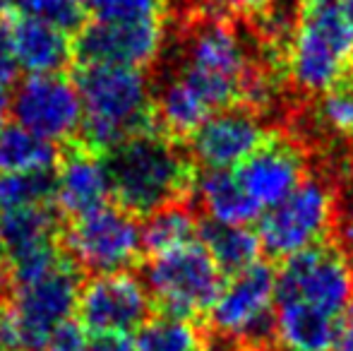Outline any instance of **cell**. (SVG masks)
Instances as JSON below:
<instances>
[{
	"mask_svg": "<svg viewBox=\"0 0 353 351\" xmlns=\"http://www.w3.org/2000/svg\"><path fill=\"white\" fill-rule=\"evenodd\" d=\"M176 80L188 87L210 113L236 101H265L267 85L252 70L241 34L221 19H207L192 29Z\"/></svg>",
	"mask_w": 353,
	"mask_h": 351,
	"instance_id": "1",
	"label": "cell"
},
{
	"mask_svg": "<svg viewBox=\"0 0 353 351\" xmlns=\"http://www.w3.org/2000/svg\"><path fill=\"white\" fill-rule=\"evenodd\" d=\"M108 152L113 195L132 214H152L178 202L195 181L185 154L168 137L152 130L137 132Z\"/></svg>",
	"mask_w": 353,
	"mask_h": 351,
	"instance_id": "2",
	"label": "cell"
},
{
	"mask_svg": "<svg viewBox=\"0 0 353 351\" xmlns=\"http://www.w3.org/2000/svg\"><path fill=\"white\" fill-rule=\"evenodd\" d=\"M353 70V17L344 0H303L288 46V75L310 94L344 85Z\"/></svg>",
	"mask_w": 353,
	"mask_h": 351,
	"instance_id": "3",
	"label": "cell"
},
{
	"mask_svg": "<svg viewBox=\"0 0 353 351\" xmlns=\"http://www.w3.org/2000/svg\"><path fill=\"white\" fill-rule=\"evenodd\" d=\"M82 130L94 150H113L123 140L149 130L152 92L140 68L84 66L77 72Z\"/></svg>",
	"mask_w": 353,
	"mask_h": 351,
	"instance_id": "4",
	"label": "cell"
},
{
	"mask_svg": "<svg viewBox=\"0 0 353 351\" xmlns=\"http://www.w3.org/2000/svg\"><path fill=\"white\" fill-rule=\"evenodd\" d=\"M12 305L0 328L3 351H46L51 334L72 318L82 291L74 260L61 258L51 270L12 284Z\"/></svg>",
	"mask_w": 353,
	"mask_h": 351,
	"instance_id": "5",
	"label": "cell"
},
{
	"mask_svg": "<svg viewBox=\"0 0 353 351\" xmlns=\"http://www.w3.org/2000/svg\"><path fill=\"white\" fill-rule=\"evenodd\" d=\"M344 323L353 305V265L332 245H315L286 258L276 272V301Z\"/></svg>",
	"mask_w": 353,
	"mask_h": 351,
	"instance_id": "6",
	"label": "cell"
},
{
	"mask_svg": "<svg viewBox=\"0 0 353 351\" xmlns=\"http://www.w3.org/2000/svg\"><path fill=\"white\" fill-rule=\"evenodd\" d=\"M147 291L166 315L192 318L212 308L223 286L219 270L202 241H190L166 253H157L147 265Z\"/></svg>",
	"mask_w": 353,
	"mask_h": 351,
	"instance_id": "7",
	"label": "cell"
},
{
	"mask_svg": "<svg viewBox=\"0 0 353 351\" xmlns=\"http://www.w3.org/2000/svg\"><path fill=\"white\" fill-rule=\"evenodd\" d=\"M334 224V192L320 178H303L276 207L260 217V243L274 258L322 245Z\"/></svg>",
	"mask_w": 353,
	"mask_h": 351,
	"instance_id": "8",
	"label": "cell"
},
{
	"mask_svg": "<svg viewBox=\"0 0 353 351\" xmlns=\"http://www.w3.org/2000/svg\"><path fill=\"white\" fill-rule=\"evenodd\" d=\"M65 245L77 267L97 274L125 272L142 250V226L132 212L103 205L72 221Z\"/></svg>",
	"mask_w": 353,
	"mask_h": 351,
	"instance_id": "9",
	"label": "cell"
},
{
	"mask_svg": "<svg viewBox=\"0 0 353 351\" xmlns=\"http://www.w3.org/2000/svg\"><path fill=\"white\" fill-rule=\"evenodd\" d=\"M276 272L257 263L231 277L210 308L216 334L226 339H260L274 330Z\"/></svg>",
	"mask_w": 353,
	"mask_h": 351,
	"instance_id": "10",
	"label": "cell"
},
{
	"mask_svg": "<svg viewBox=\"0 0 353 351\" xmlns=\"http://www.w3.org/2000/svg\"><path fill=\"white\" fill-rule=\"evenodd\" d=\"M10 108L19 126L53 145L70 140L82 128V99L77 87L58 72L27 77L14 92Z\"/></svg>",
	"mask_w": 353,
	"mask_h": 351,
	"instance_id": "11",
	"label": "cell"
},
{
	"mask_svg": "<svg viewBox=\"0 0 353 351\" xmlns=\"http://www.w3.org/2000/svg\"><path fill=\"white\" fill-rule=\"evenodd\" d=\"M152 296L140 279L128 272L99 274L79 291V325L92 332L128 334L149 318Z\"/></svg>",
	"mask_w": 353,
	"mask_h": 351,
	"instance_id": "12",
	"label": "cell"
},
{
	"mask_svg": "<svg viewBox=\"0 0 353 351\" xmlns=\"http://www.w3.org/2000/svg\"><path fill=\"white\" fill-rule=\"evenodd\" d=\"M163 41L161 19L92 22L74 39V56L82 66L144 68L159 56Z\"/></svg>",
	"mask_w": 353,
	"mask_h": 351,
	"instance_id": "13",
	"label": "cell"
},
{
	"mask_svg": "<svg viewBox=\"0 0 353 351\" xmlns=\"http://www.w3.org/2000/svg\"><path fill=\"white\" fill-rule=\"evenodd\" d=\"M267 140L257 116L245 106L214 111L190 135L192 154L205 169H236Z\"/></svg>",
	"mask_w": 353,
	"mask_h": 351,
	"instance_id": "14",
	"label": "cell"
},
{
	"mask_svg": "<svg viewBox=\"0 0 353 351\" xmlns=\"http://www.w3.org/2000/svg\"><path fill=\"white\" fill-rule=\"evenodd\" d=\"M231 171L245 200L262 217L303 181V157L288 142L265 140L260 150Z\"/></svg>",
	"mask_w": 353,
	"mask_h": 351,
	"instance_id": "15",
	"label": "cell"
},
{
	"mask_svg": "<svg viewBox=\"0 0 353 351\" xmlns=\"http://www.w3.org/2000/svg\"><path fill=\"white\" fill-rule=\"evenodd\" d=\"M113 195L111 174L101 152L89 145H72L61 157L56 171V197L65 214L82 217L92 210L108 205Z\"/></svg>",
	"mask_w": 353,
	"mask_h": 351,
	"instance_id": "16",
	"label": "cell"
},
{
	"mask_svg": "<svg viewBox=\"0 0 353 351\" xmlns=\"http://www.w3.org/2000/svg\"><path fill=\"white\" fill-rule=\"evenodd\" d=\"M12 43L19 68L32 75H53L63 70L72 56L70 39L63 29L37 19L32 14H17L10 22Z\"/></svg>",
	"mask_w": 353,
	"mask_h": 351,
	"instance_id": "17",
	"label": "cell"
},
{
	"mask_svg": "<svg viewBox=\"0 0 353 351\" xmlns=\"http://www.w3.org/2000/svg\"><path fill=\"white\" fill-rule=\"evenodd\" d=\"M195 190L212 221L216 224H250L260 219L255 207L245 200L231 169H207L195 178Z\"/></svg>",
	"mask_w": 353,
	"mask_h": 351,
	"instance_id": "18",
	"label": "cell"
},
{
	"mask_svg": "<svg viewBox=\"0 0 353 351\" xmlns=\"http://www.w3.org/2000/svg\"><path fill=\"white\" fill-rule=\"evenodd\" d=\"M202 245L223 274H238L260 263V236L245 224H210L202 229Z\"/></svg>",
	"mask_w": 353,
	"mask_h": 351,
	"instance_id": "19",
	"label": "cell"
},
{
	"mask_svg": "<svg viewBox=\"0 0 353 351\" xmlns=\"http://www.w3.org/2000/svg\"><path fill=\"white\" fill-rule=\"evenodd\" d=\"M58 150L53 142L17 126H0V176L53 169Z\"/></svg>",
	"mask_w": 353,
	"mask_h": 351,
	"instance_id": "20",
	"label": "cell"
},
{
	"mask_svg": "<svg viewBox=\"0 0 353 351\" xmlns=\"http://www.w3.org/2000/svg\"><path fill=\"white\" fill-rule=\"evenodd\" d=\"M197 234V221L188 207L181 202H171V205L161 207V210L152 212L142 226V245L152 255L166 253L183 243L195 241Z\"/></svg>",
	"mask_w": 353,
	"mask_h": 351,
	"instance_id": "21",
	"label": "cell"
},
{
	"mask_svg": "<svg viewBox=\"0 0 353 351\" xmlns=\"http://www.w3.org/2000/svg\"><path fill=\"white\" fill-rule=\"evenodd\" d=\"M132 351H200V337L188 318L163 315L137 330Z\"/></svg>",
	"mask_w": 353,
	"mask_h": 351,
	"instance_id": "22",
	"label": "cell"
},
{
	"mask_svg": "<svg viewBox=\"0 0 353 351\" xmlns=\"http://www.w3.org/2000/svg\"><path fill=\"white\" fill-rule=\"evenodd\" d=\"M56 197V171H22L0 176V212L48 205Z\"/></svg>",
	"mask_w": 353,
	"mask_h": 351,
	"instance_id": "23",
	"label": "cell"
},
{
	"mask_svg": "<svg viewBox=\"0 0 353 351\" xmlns=\"http://www.w3.org/2000/svg\"><path fill=\"white\" fill-rule=\"evenodd\" d=\"M82 5L99 22H137L159 19L166 0H82Z\"/></svg>",
	"mask_w": 353,
	"mask_h": 351,
	"instance_id": "24",
	"label": "cell"
},
{
	"mask_svg": "<svg viewBox=\"0 0 353 351\" xmlns=\"http://www.w3.org/2000/svg\"><path fill=\"white\" fill-rule=\"evenodd\" d=\"M19 10L63 29L65 34L79 32L84 27V14H87L82 0H24Z\"/></svg>",
	"mask_w": 353,
	"mask_h": 351,
	"instance_id": "25",
	"label": "cell"
},
{
	"mask_svg": "<svg viewBox=\"0 0 353 351\" xmlns=\"http://www.w3.org/2000/svg\"><path fill=\"white\" fill-rule=\"evenodd\" d=\"M320 118L332 132L353 137V87L339 85L320 101Z\"/></svg>",
	"mask_w": 353,
	"mask_h": 351,
	"instance_id": "26",
	"label": "cell"
},
{
	"mask_svg": "<svg viewBox=\"0 0 353 351\" xmlns=\"http://www.w3.org/2000/svg\"><path fill=\"white\" fill-rule=\"evenodd\" d=\"M77 351H132V339H128V334L92 332L84 328V337Z\"/></svg>",
	"mask_w": 353,
	"mask_h": 351,
	"instance_id": "27",
	"label": "cell"
},
{
	"mask_svg": "<svg viewBox=\"0 0 353 351\" xmlns=\"http://www.w3.org/2000/svg\"><path fill=\"white\" fill-rule=\"evenodd\" d=\"M17 70L19 63L12 43V29H10V22L0 19V85L12 82L17 77Z\"/></svg>",
	"mask_w": 353,
	"mask_h": 351,
	"instance_id": "28",
	"label": "cell"
},
{
	"mask_svg": "<svg viewBox=\"0 0 353 351\" xmlns=\"http://www.w3.org/2000/svg\"><path fill=\"white\" fill-rule=\"evenodd\" d=\"M226 10L238 14H257V12H265L270 10L276 0H219Z\"/></svg>",
	"mask_w": 353,
	"mask_h": 351,
	"instance_id": "29",
	"label": "cell"
},
{
	"mask_svg": "<svg viewBox=\"0 0 353 351\" xmlns=\"http://www.w3.org/2000/svg\"><path fill=\"white\" fill-rule=\"evenodd\" d=\"M332 351H353V315L344 320L339 330V337H336V344Z\"/></svg>",
	"mask_w": 353,
	"mask_h": 351,
	"instance_id": "30",
	"label": "cell"
},
{
	"mask_svg": "<svg viewBox=\"0 0 353 351\" xmlns=\"http://www.w3.org/2000/svg\"><path fill=\"white\" fill-rule=\"evenodd\" d=\"M341 234H344L346 243L353 245V192L346 200L344 212H341Z\"/></svg>",
	"mask_w": 353,
	"mask_h": 351,
	"instance_id": "31",
	"label": "cell"
},
{
	"mask_svg": "<svg viewBox=\"0 0 353 351\" xmlns=\"http://www.w3.org/2000/svg\"><path fill=\"white\" fill-rule=\"evenodd\" d=\"M10 103H12V99H10V94H8V87L0 85V126H3V121H5V113L10 111Z\"/></svg>",
	"mask_w": 353,
	"mask_h": 351,
	"instance_id": "32",
	"label": "cell"
},
{
	"mask_svg": "<svg viewBox=\"0 0 353 351\" xmlns=\"http://www.w3.org/2000/svg\"><path fill=\"white\" fill-rule=\"evenodd\" d=\"M5 318H8V308H5V301H3V294H0V328H3Z\"/></svg>",
	"mask_w": 353,
	"mask_h": 351,
	"instance_id": "33",
	"label": "cell"
},
{
	"mask_svg": "<svg viewBox=\"0 0 353 351\" xmlns=\"http://www.w3.org/2000/svg\"><path fill=\"white\" fill-rule=\"evenodd\" d=\"M346 8H349V12H351V17H353V0H349V3H346Z\"/></svg>",
	"mask_w": 353,
	"mask_h": 351,
	"instance_id": "34",
	"label": "cell"
},
{
	"mask_svg": "<svg viewBox=\"0 0 353 351\" xmlns=\"http://www.w3.org/2000/svg\"><path fill=\"white\" fill-rule=\"evenodd\" d=\"M344 3H349V0H344Z\"/></svg>",
	"mask_w": 353,
	"mask_h": 351,
	"instance_id": "35",
	"label": "cell"
},
{
	"mask_svg": "<svg viewBox=\"0 0 353 351\" xmlns=\"http://www.w3.org/2000/svg\"><path fill=\"white\" fill-rule=\"evenodd\" d=\"M0 351H3V349H0Z\"/></svg>",
	"mask_w": 353,
	"mask_h": 351,
	"instance_id": "36",
	"label": "cell"
}]
</instances>
